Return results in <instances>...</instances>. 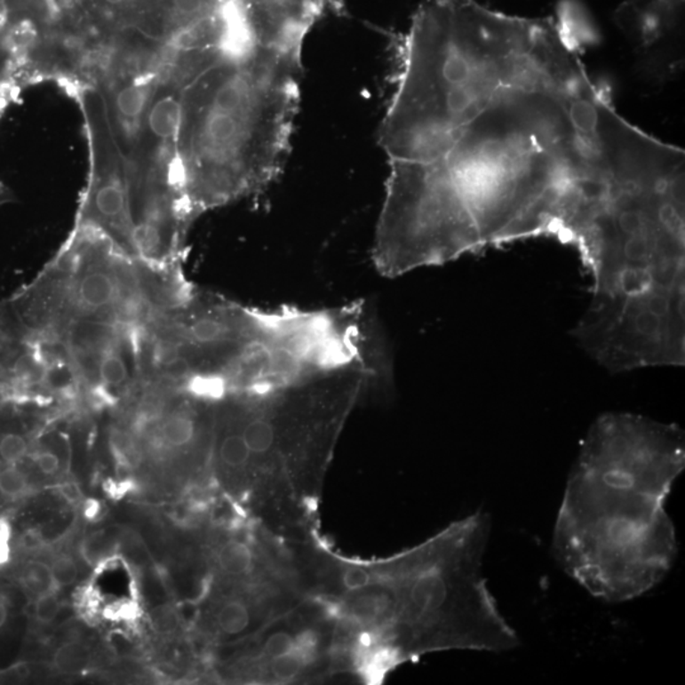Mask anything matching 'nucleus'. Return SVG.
I'll list each match as a JSON object with an SVG mask.
<instances>
[{"mask_svg":"<svg viewBox=\"0 0 685 685\" xmlns=\"http://www.w3.org/2000/svg\"><path fill=\"white\" fill-rule=\"evenodd\" d=\"M684 466L678 426L631 413L599 417L557 514L554 553L563 570L610 603L657 586L678 553L665 500Z\"/></svg>","mask_w":685,"mask_h":685,"instance_id":"obj_1","label":"nucleus"},{"mask_svg":"<svg viewBox=\"0 0 685 685\" xmlns=\"http://www.w3.org/2000/svg\"><path fill=\"white\" fill-rule=\"evenodd\" d=\"M292 652L293 654L298 655L299 659L302 660V663L305 664V666L313 663L317 652V639L315 634L305 631V633H299V636H295Z\"/></svg>","mask_w":685,"mask_h":685,"instance_id":"obj_25","label":"nucleus"},{"mask_svg":"<svg viewBox=\"0 0 685 685\" xmlns=\"http://www.w3.org/2000/svg\"><path fill=\"white\" fill-rule=\"evenodd\" d=\"M293 643H295V636L289 633H273L264 645V654L271 660L277 659L292 651Z\"/></svg>","mask_w":685,"mask_h":685,"instance_id":"obj_24","label":"nucleus"},{"mask_svg":"<svg viewBox=\"0 0 685 685\" xmlns=\"http://www.w3.org/2000/svg\"><path fill=\"white\" fill-rule=\"evenodd\" d=\"M29 457L44 474H55L60 468V456L52 450L44 449L36 450L34 453L29 452Z\"/></svg>","mask_w":685,"mask_h":685,"instance_id":"obj_26","label":"nucleus"},{"mask_svg":"<svg viewBox=\"0 0 685 685\" xmlns=\"http://www.w3.org/2000/svg\"><path fill=\"white\" fill-rule=\"evenodd\" d=\"M91 141V176L76 225L93 228L133 258L132 178L100 94L80 92ZM136 260V259H135Z\"/></svg>","mask_w":685,"mask_h":685,"instance_id":"obj_8","label":"nucleus"},{"mask_svg":"<svg viewBox=\"0 0 685 685\" xmlns=\"http://www.w3.org/2000/svg\"><path fill=\"white\" fill-rule=\"evenodd\" d=\"M194 289L182 267L153 268L103 234L76 225L40 275L5 302L27 328L50 335L80 322L144 328Z\"/></svg>","mask_w":685,"mask_h":685,"instance_id":"obj_5","label":"nucleus"},{"mask_svg":"<svg viewBox=\"0 0 685 685\" xmlns=\"http://www.w3.org/2000/svg\"><path fill=\"white\" fill-rule=\"evenodd\" d=\"M11 526L5 519H0V565L8 562L11 556Z\"/></svg>","mask_w":685,"mask_h":685,"instance_id":"obj_29","label":"nucleus"},{"mask_svg":"<svg viewBox=\"0 0 685 685\" xmlns=\"http://www.w3.org/2000/svg\"><path fill=\"white\" fill-rule=\"evenodd\" d=\"M118 539L120 537H118L115 528L98 530V532L89 536L83 544V556L91 563L100 562L114 553L117 548Z\"/></svg>","mask_w":685,"mask_h":685,"instance_id":"obj_15","label":"nucleus"},{"mask_svg":"<svg viewBox=\"0 0 685 685\" xmlns=\"http://www.w3.org/2000/svg\"><path fill=\"white\" fill-rule=\"evenodd\" d=\"M98 510H100V508H98V504L92 503V506H89V509L87 510L88 517L89 518L96 517V515L98 514Z\"/></svg>","mask_w":685,"mask_h":685,"instance_id":"obj_31","label":"nucleus"},{"mask_svg":"<svg viewBox=\"0 0 685 685\" xmlns=\"http://www.w3.org/2000/svg\"><path fill=\"white\" fill-rule=\"evenodd\" d=\"M8 619V608L5 607V604L3 603L2 601H0V630H2L3 625H5V622H7Z\"/></svg>","mask_w":685,"mask_h":685,"instance_id":"obj_30","label":"nucleus"},{"mask_svg":"<svg viewBox=\"0 0 685 685\" xmlns=\"http://www.w3.org/2000/svg\"><path fill=\"white\" fill-rule=\"evenodd\" d=\"M182 117V94L178 92H169L153 100L145 115L151 135L164 144H177Z\"/></svg>","mask_w":685,"mask_h":685,"instance_id":"obj_11","label":"nucleus"},{"mask_svg":"<svg viewBox=\"0 0 685 685\" xmlns=\"http://www.w3.org/2000/svg\"><path fill=\"white\" fill-rule=\"evenodd\" d=\"M572 337L610 373L685 363V283L592 298Z\"/></svg>","mask_w":685,"mask_h":685,"instance_id":"obj_7","label":"nucleus"},{"mask_svg":"<svg viewBox=\"0 0 685 685\" xmlns=\"http://www.w3.org/2000/svg\"><path fill=\"white\" fill-rule=\"evenodd\" d=\"M370 574L366 569L357 568V566H352V568L346 569L342 575V583L344 588L349 590V592H357L367 588L370 584Z\"/></svg>","mask_w":685,"mask_h":685,"instance_id":"obj_27","label":"nucleus"},{"mask_svg":"<svg viewBox=\"0 0 685 685\" xmlns=\"http://www.w3.org/2000/svg\"><path fill=\"white\" fill-rule=\"evenodd\" d=\"M59 610H60V601H59L55 593L50 592L38 595L35 604V616L40 624H52L55 621Z\"/></svg>","mask_w":685,"mask_h":685,"instance_id":"obj_23","label":"nucleus"},{"mask_svg":"<svg viewBox=\"0 0 685 685\" xmlns=\"http://www.w3.org/2000/svg\"><path fill=\"white\" fill-rule=\"evenodd\" d=\"M28 490V480L17 465H7L0 470V492L4 497L17 499Z\"/></svg>","mask_w":685,"mask_h":685,"instance_id":"obj_20","label":"nucleus"},{"mask_svg":"<svg viewBox=\"0 0 685 685\" xmlns=\"http://www.w3.org/2000/svg\"><path fill=\"white\" fill-rule=\"evenodd\" d=\"M29 455V442L18 432L0 435V459L5 465H18Z\"/></svg>","mask_w":685,"mask_h":685,"instance_id":"obj_18","label":"nucleus"},{"mask_svg":"<svg viewBox=\"0 0 685 685\" xmlns=\"http://www.w3.org/2000/svg\"><path fill=\"white\" fill-rule=\"evenodd\" d=\"M373 262L385 277L441 266L480 251L446 171L437 159L390 160Z\"/></svg>","mask_w":685,"mask_h":685,"instance_id":"obj_6","label":"nucleus"},{"mask_svg":"<svg viewBox=\"0 0 685 685\" xmlns=\"http://www.w3.org/2000/svg\"><path fill=\"white\" fill-rule=\"evenodd\" d=\"M55 666L60 672L76 673L84 668L88 661V651L78 642H68L60 646L55 654Z\"/></svg>","mask_w":685,"mask_h":685,"instance_id":"obj_19","label":"nucleus"},{"mask_svg":"<svg viewBox=\"0 0 685 685\" xmlns=\"http://www.w3.org/2000/svg\"><path fill=\"white\" fill-rule=\"evenodd\" d=\"M52 568L53 581H55L56 589L64 588V586H69L71 584L76 583V577H78V568L76 563L67 554H62L55 559L52 562Z\"/></svg>","mask_w":685,"mask_h":685,"instance_id":"obj_21","label":"nucleus"},{"mask_svg":"<svg viewBox=\"0 0 685 685\" xmlns=\"http://www.w3.org/2000/svg\"><path fill=\"white\" fill-rule=\"evenodd\" d=\"M155 76H139L118 89L115 94V107L118 120L129 132L141 126L155 93Z\"/></svg>","mask_w":685,"mask_h":685,"instance_id":"obj_10","label":"nucleus"},{"mask_svg":"<svg viewBox=\"0 0 685 685\" xmlns=\"http://www.w3.org/2000/svg\"><path fill=\"white\" fill-rule=\"evenodd\" d=\"M684 150L618 171L586 207L572 244L593 298L685 283Z\"/></svg>","mask_w":685,"mask_h":685,"instance_id":"obj_4","label":"nucleus"},{"mask_svg":"<svg viewBox=\"0 0 685 685\" xmlns=\"http://www.w3.org/2000/svg\"><path fill=\"white\" fill-rule=\"evenodd\" d=\"M244 440L251 457L267 456L275 449L277 431L272 418L253 415L237 429Z\"/></svg>","mask_w":685,"mask_h":685,"instance_id":"obj_12","label":"nucleus"},{"mask_svg":"<svg viewBox=\"0 0 685 685\" xmlns=\"http://www.w3.org/2000/svg\"><path fill=\"white\" fill-rule=\"evenodd\" d=\"M219 457L230 468H243L251 462V450L239 431H228L219 444Z\"/></svg>","mask_w":685,"mask_h":685,"instance_id":"obj_14","label":"nucleus"},{"mask_svg":"<svg viewBox=\"0 0 685 685\" xmlns=\"http://www.w3.org/2000/svg\"><path fill=\"white\" fill-rule=\"evenodd\" d=\"M684 0H628L618 9V23L641 46L657 44L679 28Z\"/></svg>","mask_w":685,"mask_h":685,"instance_id":"obj_9","label":"nucleus"},{"mask_svg":"<svg viewBox=\"0 0 685 685\" xmlns=\"http://www.w3.org/2000/svg\"><path fill=\"white\" fill-rule=\"evenodd\" d=\"M253 553L244 542L230 541L219 553L222 571L233 577H242L253 569Z\"/></svg>","mask_w":685,"mask_h":685,"instance_id":"obj_13","label":"nucleus"},{"mask_svg":"<svg viewBox=\"0 0 685 685\" xmlns=\"http://www.w3.org/2000/svg\"><path fill=\"white\" fill-rule=\"evenodd\" d=\"M176 615L167 607H158L151 612L150 621L158 633H171L176 627Z\"/></svg>","mask_w":685,"mask_h":685,"instance_id":"obj_28","label":"nucleus"},{"mask_svg":"<svg viewBox=\"0 0 685 685\" xmlns=\"http://www.w3.org/2000/svg\"><path fill=\"white\" fill-rule=\"evenodd\" d=\"M103 2L107 3V4L115 5V7H117V5H121L123 4V3H126L127 0H103Z\"/></svg>","mask_w":685,"mask_h":685,"instance_id":"obj_32","label":"nucleus"},{"mask_svg":"<svg viewBox=\"0 0 685 685\" xmlns=\"http://www.w3.org/2000/svg\"><path fill=\"white\" fill-rule=\"evenodd\" d=\"M560 40L550 18L510 16L474 0H429L402 43L382 149L390 160L440 158L500 88L544 74Z\"/></svg>","mask_w":685,"mask_h":685,"instance_id":"obj_2","label":"nucleus"},{"mask_svg":"<svg viewBox=\"0 0 685 685\" xmlns=\"http://www.w3.org/2000/svg\"><path fill=\"white\" fill-rule=\"evenodd\" d=\"M304 668L305 664L292 651L272 660V673L278 681H292Z\"/></svg>","mask_w":685,"mask_h":685,"instance_id":"obj_22","label":"nucleus"},{"mask_svg":"<svg viewBox=\"0 0 685 685\" xmlns=\"http://www.w3.org/2000/svg\"><path fill=\"white\" fill-rule=\"evenodd\" d=\"M302 50L222 56L182 94L179 176L198 216L278 177L299 111Z\"/></svg>","mask_w":685,"mask_h":685,"instance_id":"obj_3","label":"nucleus"},{"mask_svg":"<svg viewBox=\"0 0 685 685\" xmlns=\"http://www.w3.org/2000/svg\"><path fill=\"white\" fill-rule=\"evenodd\" d=\"M219 627L227 634L244 633L251 624V613L243 601H231L221 608L218 615Z\"/></svg>","mask_w":685,"mask_h":685,"instance_id":"obj_16","label":"nucleus"},{"mask_svg":"<svg viewBox=\"0 0 685 685\" xmlns=\"http://www.w3.org/2000/svg\"><path fill=\"white\" fill-rule=\"evenodd\" d=\"M23 584L35 595H43L56 589L52 568L46 563L32 562L27 563L22 575Z\"/></svg>","mask_w":685,"mask_h":685,"instance_id":"obj_17","label":"nucleus"}]
</instances>
